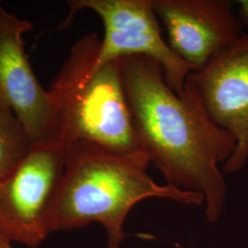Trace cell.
<instances>
[{"label": "cell", "instance_id": "cell-3", "mask_svg": "<svg viewBox=\"0 0 248 248\" xmlns=\"http://www.w3.org/2000/svg\"><path fill=\"white\" fill-rule=\"evenodd\" d=\"M101 39L89 32L70 49L48 92L62 144L86 141L110 153L143 152L124 92L119 60L100 62Z\"/></svg>", "mask_w": 248, "mask_h": 248}, {"label": "cell", "instance_id": "cell-9", "mask_svg": "<svg viewBox=\"0 0 248 248\" xmlns=\"http://www.w3.org/2000/svg\"><path fill=\"white\" fill-rule=\"evenodd\" d=\"M32 147L13 111L0 100V182L9 176Z\"/></svg>", "mask_w": 248, "mask_h": 248}, {"label": "cell", "instance_id": "cell-10", "mask_svg": "<svg viewBox=\"0 0 248 248\" xmlns=\"http://www.w3.org/2000/svg\"><path fill=\"white\" fill-rule=\"evenodd\" d=\"M237 5L239 7L238 15L240 22L243 25L248 27V0H240L237 1Z\"/></svg>", "mask_w": 248, "mask_h": 248}, {"label": "cell", "instance_id": "cell-4", "mask_svg": "<svg viewBox=\"0 0 248 248\" xmlns=\"http://www.w3.org/2000/svg\"><path fill=\"white\" fill-rule=\"evenodd\" d=\"M64 165L61 142L32 145L0 182V236L31 248L45 242L50 234L49 213Z\"/></svg>", "mask_w": 248, "mask_h": 248}, {"label": "cell", "instance_id": "cell-6", "mask_svg": "<svg viewBox=\"0 0 248 248\" xmlns=\"http://www.w3.org/2000/svg\"><path fill=\"white\" fill-rule=\"evenodd\" d=\"M32 28L5 9L0 14V100L13 111L31 145L60 142L53 101L24 50L22 37Z\"/></svg>", "mask_w": 248, "mask_h": 248}, {"label": "cell", "instance_id": "cell-11", "mask_svg": "<svg viewBox=\"0 0 248 248\" xmlns=\"http://www.w3.org/2000/svg\"><path fill=\"white\" fill-rule=\"evenodd\" d=\"M0 248H14L12 247V242L9 240L0 236Z\"/></svg>", "mask_w": 248, "mask_h": 248}, {"label": "cell", "instance_id": "cell-12", "mask_svg": "<svg viewBox=\"0 0 248 248\" xmlns=\"http://www.w3.org/2000/svg\"><path fill=\"white\" fill-rule=\"evenodd\" d=\"M3 10H4V8H3V5H2V2L0 1V14L3 12Z\"/></svg>", "mask_w": 248, "mask_h": 248}, {"label": "cell", "instance_id": "cell-7", "mask_svg": "<svg viewBox=\"0 0 248 248\" xmlns=\"http://www.w3.org/2000/svg\"><path fill=\"white\" fill-rule=\"evenodd\" d=\"M186 82L197 89L213 122L234 138L235 148L223 171L238 172L248 160V33L242 32L202 69L190 73Z\"/></svg>", "mask_w": 248, "mask_h": 248}, {"label": "cell", "instance_id": "cell-8", "mask_svg": "<svg viewBox=\"0 0 248 248\" xmlns=\"http://www.w3.org/2000/svg\"><path fill=\"white\" fill-rule=\"evenodd\" d=\"M168 44L195 71L236 41L242 24L228 0H153Z\"/></svg>", "mask_w": 248, "mask_h": 248}, {"label": "cell", "instance_id": "cell-1", "mask_svg": "<svg viewBox=\"0 0 248 248\" xmlns=\"http://www.w3.org/2000/svg\"><path fill=\"white\" fill-rule=\"evenodd\" d=\"M119 63L142 151L167 184L202 194L206 217L216 222L226 196L218 166L232 155L234 138L213 122L192 84L186 82L178 95L153 59L131 55Z\"/></svg>", "mask_w": 248, "mask_h": 248}, {"label": "cell", "instance_id": "cell-5", "mask_svg": "<svg viewBox=\"0 0 248 248\" xmlns=\"http://www.w3.org/2000/svg\"><path fill=\"white\" fill-rule=\"evenodd\" d=\"M69 13L60 25L67 29L75 16L84 9L96 13L104 27L98 59L119 60L125 56L142 55L158 62L169 87L183 93L186 77L195 72L172 51L161 34L153 0H70Z\"/></svg>", "mask_w": 248, "mask_h": 248}, {"label": "cell", "instance_id": "cell-2", "mask_svg": "<svg viewBox=\"0 0 248 248\" xmlns=\"http://www.w3.org/2000/svg\"><path fill=\"white\" fill-rule=\"evenodd\" d=\"M63 145L65 165L49 213L50 233L98 222L106 229L107 248H121L125 219L142 200L203 203L201 193L157 184L147 173L151 162L144 152L120 155L86 141Z\"/></svg>", "mask_w": 248, "mask_h": 248}]
</instances>
